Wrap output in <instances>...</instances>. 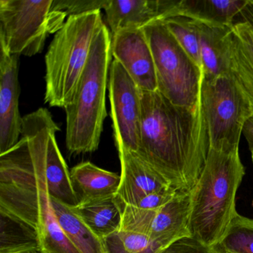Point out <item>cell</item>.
<instances>
[{"label":"cell","instance_id":"6da1fadb","mask_svg":"<svg viewBox=\"0 0 253 253\" xmlns=\"http://www.w3.org/2000/svg\"><path fill=\"white\" fill-rule=\"evenodd\" d=\"M18 143L0 155V208L38 230L41 253H81L59 225L47 183L48 143L60 131L48 109L23 118Z\"/></svg>","mask_w":253,"mask_h":253},{"label":"cell","instance_id":"7a4b0ae2","mask_svg":"<svg viewBox=\"0 0 253 253\" xmlns=\"http://www.w3.org/2000/svg\"><path fill=\"white\" fill-rule=\"evenodd\" d=\"M140 140L135 152L178 192H191L210 149L202 106H176L158 91H141Z\"/></svg>","mask_w":253,"mask_h":253},{"label":"cell","instance_id":"3957f363","mask_svg":"<svg viewBox=\"0 0 253 253\" xmlns=\"http://www.w3.org/2000/svg\"><path fill=\"white\" fill-rule=\"evenodd\" d=\"M245 174L239 148H210L199 179L191 191V236L214 247L224 236L236 211L237 191Z\"/></svg>","mask_w":253,"mask_h":253},{"label":"cell","instance_id":"277c9868","mask_svg":"<svg viewBox=\"0 0 253 253\" xmlns=\"http://www.w3.org/2000/svg\"><path fill=\"white\" fill-rule=\"evenodd\" d=\"M111 42L112 34L104 24L94 38L75 98L65 108L66 145L71 155L95 152L100 145L107 116L106 97L112 63Z\"/></svg>","mask_w":253,"mask_h":253},{"label":"cell","instance_id":"5b68a950","mask_svg":"<svg viewBox=\"0 0 253 253\" xmlns=\"http://www.w3.org/2000/svg\"><path fill=\"white\" fill-rule=\"evenodd\" d=\"M104 24L101 11L66 19L45 54V103L65 109L72 103L94 38Z\"/></svg>","mask_w":253,"mask_h":253},{"label":"cell","instance_id":"8992f818","mask_svg":"<svg viewBox=\"0 0 253 253\" xmlns=\"http://www.w3.org/2000/svg\"><path fill=\"white\" fill-rule=\"evenodd\" d=\"M153 56L158 91L173 104L197 111L203 72L163 21L143 28Z\"/></svg>","mask_w":253,"mask_h":253},{"label":"cell","instance_id":"52a82bcc","mask_svg":"<svg viewBox=\"0 0 253 253\" xmlns=\"http://www.w3.org/2000/svg\"><path fill=\"white\" fill-rule=\"evenodd\" d=\"M203 112L210 148H239L241 134L253 110L230 75L212 78L203 76L201 88Z\"/></svg>","mask_w":253,"mask_h":253},{"label":"cell","instance_id":"ba28073f","mask_svg":"<svg viewBox=\"0 0 253 253\" xmlns=\"http://www.w3.org/2000/svg\"><path fill=\"white\" fill-rule=\"evenodd\" d=\"M53 0H0V47L13 55L32 57L48 35L66 23L51 9Z\"/></svg>","mask_w":253,"mask_h":253},{"label":"cell","instance_id":"9c48e42d","mask_svg":"<svg viewBox=\"0 0 253 253\" xmlns=\"http://www.w3.org/2000/svg\"><path fill=\"white\" fill-rule=\"evenodd\" d=\"M191 192H177L171 201L158 210L126 206L122 210L121 229L143 234L168 247L177 240L191 236Z\"/></svg>","mask_w":253,"mask_h":253},{"label":"cell","instance_id":"30bf717a","mask_svg":"<svg viewBox=\"0 0 253 253\" xmlns=\"http://www.w3.org/2000/svg\"><path fill=\"white\" fill-rule=\"evenodd\" d=\"M108 89L115 146L118 152H136L141 129V91L115 60L110 65Z\"/></svg>","mask_w":253,"mask_h":253},{"label":"cell","instance_id":"8fae6325","mask_svg":"<svg viewBox=\"0 0 253 253\" xmlns=\"http://www.w3.org/2000/svg\"><path fill=\"white\" fill-rule=\"evenodd\" d=\"M111 52L140 91H158L153 56L143 29H125L112 35Z\"/></svg>","mask_w":253,"mask_h":253},{"label":"cell","instance_id":"7c38bea8","mask_svg":"<svg viewBox=\"0 0 253 253\" xmlns=\"http://www.w3.org/2000/svg\"><path fill=\"white\" fill-rule=\"evenodd\" d=\"M18 77L19 56L0 47V155L18 143L23 131Z\"/></svg>","mask_w":253,"mask_h":253},{"label":"cell","instance_id":"4fadbf2b","mask_svg":"<svg viewBox=\"0 0 253 253\" xmlns=\"http://www.w3.org/2000/svg\"><path fill=\"white\" fill-rule=\"evenodd\" d=\"M118 154L121 164V183L115 200L121 210L126 206L134 207L140 200L154 192L174 189L135 152L121 151Z\"/></svg>","mask_w":253,"mask_h":253},{"label":"cell","instance_id":"5bb4252c","mask_svg":"<svg viewBox=\"0 0 253 253\" xmlns=\"http://www.w3.org/2000/svg\"><path fill=\"white\" fill-rule=\"evenodd\" d=\"M175 0H108L104 8L112 35L125 29H143L172 17Z\"/></svg>","mask_w":253,"mask_h":253},{"label":"cell","instance_id":"9a60e30c","mask_svg":"<svg viewBox=\"0 0 253 253\" xmlns=\"http://www.w3.org/2000/svg\"><path fill=\"white\" fill-rule=\"evenodd\" d=\"M70 177L78 206L113 198L121 183V175L103 169L90 161L74 167L70 171Z\"/></svg>","mask_w":253,"mask_h":253},{"label":"cell","instance_id":"2e32d148","mask_svg":"<svg viewBox=\"0 0 253 253\" xmlns=\"http://www.w3.org/2000/svg\"><path fill=\"white\" fill-rule=\"evenodd\" d=\"M232 26H214L198 21L204 78L229 75Z\"/></svg>","mask_w":253,"mask_h":253},{"label":"cell","instance_id":"e0dca14e","mask_svg":"<svg viewBox=\"0 0 253 253\" xmlns=\"http://www.w3.org/2000/svg\"><path fill=\"white\" fill-rule=\"evenodd\" d=\"M229 75L253 110V33L247 23H234L231 34Z\"/></svg>","mask_w":253,"mask_h":253},{"label":"cell","instance_id":"ac0fdd59","mask_svg":"<svg viewBox=\"0 0 253 253\" xmlns=\"http://www.w3.org/2000/svg\"><path fill=\"white\" fill-rule=\"evenodd\" d=\"M247 0H180L176 1L174 16H183L214 26H232Z\"/></svg>","mask_w":253,"mask_h":253},{"label":"cell","instance_id":"d6986e66","mask_svg":"<svg viewBox=\"0 0 253 253\" xmlns=\"http://www.w3.org/2000/svg\"><path fill=\"white\" fill-rule=\"evenodd\" d=\"M41 251L38 230L17 216L0 208V253Z\"/></svg>","mask_w":253,"mask_h":253},{"label":"cell","instance_id":"ffe728a7","mask_svg":"<svg viewBox=\"0 0 253 253\" xmlns=\"http://www.w3.org/2000/svg\"><path fill=\"white\" fill-rule=\"evenodd\" d=\"M54 214L61 229L81 253H104L101 240L76 214L72 207L51 197Z\"/></svg>","mask_w":253,"mask_h":253},{"label":"cell","instance_id":"44dd1931","mask_svg":"<svg viewBox=\"0 0 253 253\" xmlns=\"http://www.w3.org/2000/svg\"><path fill=\"white\" fill-rule=\"evenodd\" d=\"M73 209L100 240L121 229L122 210L115 200V196Z\"/></svg>","mask_w":253,"mask_h":253},{"label":"cell","instance_id":"7402d4cb","mask_svg":"<svg viewBox=\"0 0 253 253\" xmlns=\"http://www.w3.org/2000/svg\"><path fill=\"white\" fill-rule=\"evenodd\" d=\"M101 241L104 253H161L167 247L143 234L122 229Z\"/></svg>","mask_w":253,"mask_h":253},{"label":"cell","instance_id":"603a6c76","mask_svg":"<svg viewBox=\"0 0 253 253\" xmlns=\"http://www.w3.org/2000/svg\"><path fill=\"white\" fill-rule=\"evenodd\" d=\"M214 248L219 253H253V218L237 212Z\"/></svg>","mask_w":253,"mask_h":253},{"label":"cell","instance_id":"cb8c5ba5","mask_svg":"<svg viewBox=\"0 0 253 253\" xmlns=\"http://www.w3.org/2000/svg\"><path fill=\"white\" fill-rule=\"evenodd\" d=\"M163 22L182 48L202 70L198 21L183 16H174Z\"/></svg>","mask_w":253,"mask_h":253},{"label":"cell","instance_id":"d4e9b609","mask_svg":"<svg viewBox=\"0 0 253 253\" xmlns=\"http://www.w3.org/2000/svg\"><path fill=\"white\" fill-rule=\"evenodd\" d=\"M107 3L108 0H53L51 8L66 18L91 11H101Z\"/></svg>","mask_w":253,"mask_h":253},{"label":"cell","instance_id":"484cf974","mask_svg":"<svg viewBox=\"0 0 253 253\" xmlns=\"http://www.w3.org/2000/svg\"><path fill=\"white\" fill-rule=\"evenodd\" d=\"M161 253H219L214 247L205 245L193 237H185L166 247Z\"/></svg>","mask_w":253,"mask_h":253},{"label":"cell","instance_id":"4316f807","mask_svg":"<svg viewBox=\"0 0 253 253\" xmlns=\"http://www.w3.org/2000/svg\"><path fill=\"white\" fill-rule=\"evenodd\" d=\"M178 191L174 189H170L168 190L161 191V192H154L140 200L134 207L141 210H155L168 204L173 199ZM132 207V206H131Z\"/></svg>","mask_w":253,"mask_h":253},{"label":"cell","instance_id":"83f0119b","mask_svg":"<svg viewBox=\"0 0 253 253\" xmlns=\"http://www.w3.org/2000/svg\"><path fill=\"white\" fill-rule=\"evenodd\" d=\"M239 14L242 21L247 23L253 33V0H247V4Z\"/></svg>","mask_w":253,"mask_h":253},{"label":"cell","instance_id":"f1b7e54d","mask_svg":"<svg viewBox=\"0 0 253 253\" xmlns=\"http://www.w3.org/2000/svg\"><path fill=\"white\" fill-rule=\"evenodd\" d=\"M243 134L248 143L249 149L253 155V116L246 124Z\"/></svg>","mask_w":253,"mask_h":253},{"label":"cell","instance_id":"f546056e","mask_svg":"<svg viewBox=\"0 0 253 253\" xmlns=\"http://www.w3.org/2000/svg\"><path fill=\"white\" fill-rule=\"evenodd\" d=\"M252 160H253V155H252Z\"/></svg>","mask_w":253,"mask_h":253},{"label":"cell","instance_id":"4dcf8cb0","mask_svg":"<svg viewBox=\"0 0 253 253\" xmlns=\"http://www.w3.org/2000/svg\"><path fill=\"white\" fill-rule=\"evenodd\" d=\"M41 253V252H37V253Z\"/></svg>","mask_w":253,"mask_h":253}]
</instances>
